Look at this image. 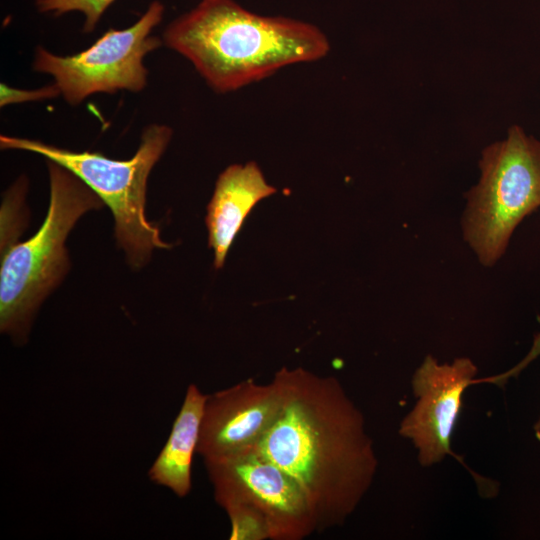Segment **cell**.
I'll use <instances>...</instances> for the list:
<instances>
[{"mask_svg": "<svg viewBox=\"0 0 540 540\" xmlns=\"http://www.w3.org/2000/svg\"><path fill=\"white\" fill-rule=\"evenodd\" d=\"M273 379L282 404L257 449L299 485L317 531L340 526L369 490L377 470L364 417L333 376L283 367Z\"/></svg>", "mask_w": 540, "mask_h": 540, "instance_id": "1", "label": "cell"}, {"mask_svg": "<svg viewBox=\"0 0 540 540\" xmlns=\"http://www.w3.org/2000/svg\"><path fill=\"white\" fill-rule=\"evenodd\" d=\"M217 93H228L296 63L327 55L326 35L287 17L255 14L234 0H200L171 21L162 35Z\"/></svg>", "mask_w": 540, "mask_h": 540, "instance_id": "2", "label": "cell"}, {"mask_svg": "<svg viewBox=\"0 0 540 540\" xmlns=\"http://www.w3.org/2000/svg\"><path fill=\"white\" fill-rule=\"evenodd\" d=\"M50 197L38 231L1 255L0 330L15 342L27 341L42 302L69 271L65 246L81 216L104 203L65 167L47 160Z\"/></svg>", "mask_w": 540, "mask_h": 540, "instance_id": "3", "label": "cell"}, {"mask_svg": "<svg viewBox=\"0 0 540 540\" xmlns=\"http://www.w3.org/2000/svg\"><path fill=\"white\" fill-rule=\"evenodd\" d=\"M172 134L167 125H148L141 134L136 153L128 160L3 134L0 147L39 154L76 175L109 207L114 217L117 246L124 251L130 267L140 269L149 262L153 250L172 247L161 239L159 228L147 219L145 212L148 177Z\"/></svg>", "mask_w": 540, "mask_h": 540, "instance_id": "4", "label": "cell"}, {"mask_svg": "<svg viewBox=\"0 0 540 540\" xmlns=\"http://www.w3.org/2000/svg\"><path fill=\"white\" fill-rule=\"evenodd\" d=\"M479 183L467 193L466 241L486 266L504 253L521 220L540 207V141L517 125L486 147Z\"/></svg>", "mask_w": 540, "mask_h": 540, "instance_id": "5", "label": "cell"}, {"mask_svg": "<svg viewBox=\"0 0 540 540\" xmlns=\"http://www.w3.org/2000/svg\"><path fill=\"white\" fill-rule=\"evenodd\" d=\"M164 12L163 3L154 0L133 25L110 28L89 48L73 55L59 56L38 46L32 67L52 76L71 105L97 93L140 92L148 78L143 59L163 44L152 31L162 21Z\"/></svg>", "mask_w": 540, "mask_h": 540, "instance_id": "6", "label": "cell"}, {"mask_svg": "<svg viewBox=\"0 0 540 540\" xmlns=\"http://www.w3.org/2000/svg\"><path fill=\"white\" fill-rule=\"evenodd\" d=\"M204 464L216 502L224 510L245 506L260 514L271 540H302L317 531L299 485L257 448Z\"/></svg>", "mask_w": 540, "mask_h": 540, "instance_id": "7", "label": "cell"}, {"mask_svg": "<svg viewBox=\"0 0 540 540\" xmlns=\"http://www.w3.org/2000/svg\"><path fill=\"white\" fill-rule=\"evenodd\" d=\"M478 369L469 358L439 364L428 355L412 378L417 401L403 418L399 434L412 441L419 463L432 466L451 451V435L462 408L464 390L475 380Z\"/></svg>", "mask_w": 540, "mask_h": 540, "instance_id": "8", "label": "cell"}, {"mask_svg": "<svg viewBox=\"0 0 540 540\" xmlns=\"http://www.w3.org/2000/svg\"><path fill=\"white\" fill-rule=\"evenodd\" d=\"M281 404V389L274 379L269 384L247 380L207 395L197 453L206 460L257 448Z\"/></svg>", "mask_w": 540, "mask_h": 540, "instance_id": "9", "label": "cell"}, {"mask_svg": "<svg viewBox=\"0 0 540 540\" xmlns=\"http://www.w3.org/2000/svg\"><path fill=\"white\" fill-rule=\"evenodd\" d=\"M256 162L228 166L215 184L205 218L214 267H223L233 240L255 205L276 193Z\"/></svg>", "mask_w": 540, "mask_h": 540, "instance_id": "10", "label": "cell"}, {"mask_svg": "<svg viewBox=\"0 0 540 540\" xmlns=\"http://www.w3.org/2000/svg\"><path fill=\"white\" fill-rule=\"evenodd\" d=\"M206 397L197 385L188 386L166 443L148 471L152 482L181 498L192 486V459L197 452Z\"/></svg>", "mask_w": 540, "mask_h": 540, "instance_id": "11", "label": "cell"}, {"mask_svg": "<svg viewBox=\"0 0 540 540\" xmlns=\"http://www.w3.org/2000/svg\"><path fill=\"white\" fill-rule=\"evenodd\" d=\"M27 187L28 180L22 176L5 192L1 205V255L18 243L27 225Z\"/></svg>", "mask_w": 540, "mask_h": 540, "instance_id": "12", "label": "cell"}, {"mask_svg": "<svg viewBox=\"0 0 540 540\" xmlns=\"http://www.w3.org/2000/svg\"><path fill=\"white\" fill-rule=\"evenodd\" d=\"M115 0H35L38 12L61 16L71 12L83 15V31L92 32Z\"/></svg>", "mask_w": 540, "mask_h": 540, "instance_id": "13", "label": "cell"}, {"mask_svg": "<svg viewBox=\"0 0 540 540\" xmlns=\"http://www.w3.org/2000/svg\"><path fill=\"white\" fill-rule=\"evenodd\" d=\"M231 523V540L270 539L269 528L264 518L245 506L225 509Z\"/></svg>", "mask_w": 540, "mask_h": 540, "instance_id": "14", "label": "cell"}, {"mask_svg": "<svg viewBox=\"0 0 540 540\" xmlns=\"http://www.w3.org/2000/svg\"><path fill=\"white\" fill-rule=\"evenodd\" d=\"M0 92L1 107L14 103L41 101L61 95L58 86L54 82L50 85L32 90L16 89L1 83Z\"/></svg>", "mask_w": 540, "mask_h": 540, "instance_id": "15", "label": "cell"}, {"mask_svg": "<svg viewBox=\"0 0 540 540\" xmlns=\"http://www.w3.org/2000/svg\"><path fill=\"white\" fill-rule=\"evenodd\" d=\"M534 430H535L536 434H540V416H539L538 420L536 421V423L534 425Z\"/></svg>", "mask_w": 540, "mask_h": 540, "instance_id": "16", "label": "cell"}]
</instances>
